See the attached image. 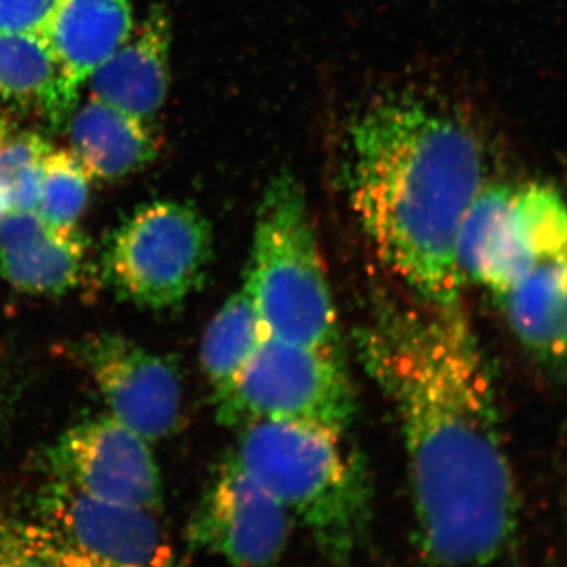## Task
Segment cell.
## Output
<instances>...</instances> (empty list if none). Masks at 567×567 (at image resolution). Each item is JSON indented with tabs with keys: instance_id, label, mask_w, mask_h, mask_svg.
I'll use <instances>...</instances> for the list:
<instances>
[{
	"instance_id": "obj_10",
	"label": "cell",
	"mask_w": 567,
	"mask_h": 567,
	"mask_svg": "<svg viewBox=\"0 0 567 567\" xmlns=\"http://www.w3.org/2000/svg\"><path fill=\"white\" fill-rule=\"evenodd\" d=\"M37 520L92 567H173V548L155 511L93 498L52 481Z\"/></svg>"
},
{
	"instance_id": "obj_13",
	"label": "cell",
	"mask_w": 567,
	"mask_h": 567,
	"mask_svg": "<svg viewBox=\"0 0 567 567\" xmlns=\"http://www.w3.org/2000/svg\"><path fill=\"white\" fill-rule=\"evenodd\" d=\"M171 22L153 9L140 28L89 78L91 99L141 121L162 110L169 89Z\"/></svg>"
},
{
	"instance_id": "obj_21",
	"label": "cell",
	"mask_w": 567,
	"mask_h": 567,
	"mask_svg": "<svg viewBox=\"0 0 567 567\" xmlns=\"http://www.w3.org/2000/svg\"><path fill=\"white\" fill-rule=\"evenodd\" d=\"M0 567H92L37 518H0Z\"/></svg>"
},
{
	"instance_id": "obj_1",
	"label": "cell",
	"mask_w": 567,
	"mask_h": 567,
	"mask_svg": "<svg viewBox=\"0 0 567 567\" xmlns=\"http://www.w3.org/2000/svg\"><path fill=\"white\" fill-rule=\"evenodd\" d=\"M357 346L401 427L425 567L495 565L516 539L517 488L464 308L379 297Z\"/></svg>"
},
{
	"instance_id": "obj_5",
	"label": "cell",
	"mask_w": 567,
	"mask_h": 567,
	"mask_svg": "<svg viewBox=\"0 0 567 567\" xmlns=\"http://www.w3.org/2000/svg\"><path fill=\"white\" fill-rule=\"evenodd\" d=\"M213 404L216 420L235 429L278 421L344 435L357 416L342 357L271 336Z\"/></svg>"
},
{
	"instance_id": "obj_12",
	"label": "cell",
	"mask_w": 567,
	"mask_h": 567,
	"mask_svg": "<svg viewBox=\"0 0 567 567\" xmlns=\"http://www.w3.org/2000/svg\"><path fill=\"white\" fill-rule=\"evenodd\" d=\"M87 241L76 227H58L37 210L0 219V278L22 293L62 297L80 286Z\"/></svg>"
},
{
	"instance_id": "obj_19",
	"label": "cell",
	"mask_w": 567,
	"mask_h": 567,
	"mask_svg": "<svg viewBox=\"0 0 567 567\" xmlns=\"http://www.w3.org/2000/svg\"><path fill=\"white\" fill-rule=\"evenodd\" d=\"M91 177L66 151H51L43 166L37 212L58 227H76L89 203Z\"/></svg>"
},
{
	"instance_id": "obj_3",
	"label": "cell",
	"mask_w": 567,
	"mask_h": 567,
	"mask_svg": "<svg viewBox=\"0 0 567 567\" xmlns=\"http://www.w3.org/2000/svg\"><path fill=\"white\" fill-rule=\"evenodd\" d=\"M230 456L303 524L330 567H353L368 544L374 491L344 435L257 421L240 427Z\"/></svg>"
},
{
	"instance_id": "obj_4",
	"label": "cell",
	"mask_w": 567,
	"mask_h": 567,
	"mask_svg": "<svg viewBox=\"0 0 567 567\" xmlns=\"http://www.w3.org/2000/svg\"><path fill=\"white\" fill-rule=\"evenodd\" d=\"M244 287L267 336L344 357L338 309L303 186L287 171L265 186Z\"/></svg>"
},
{
	"instance_id": "obj_14",
	"label": "cell",
	"mask_w": 567,
	"mask_h": 567,
	"mask_svg": "<svg viewBox=\"0 0 567 567\" xmlns=\"http://www.w3.org/2000/svg\"><path fill=\"white\" fill-rule=\"evenodd\" d=\"M518 342L537 363L567 369V249L537 262L495 295Z\"/></svg>"
},
{
	"instance_id": "obj_17",
	"label": "cell",
	"mask_w": 567,
	"mask_h": 567,
	"mask_svg": "<svg viewBox=\"0 0 567 567\" xmlns=\"http://www.w3.org/2000/svg\"><path fill=\"white\" fill-rule=\"evenodd\" d=\"M0 102L31 107L61 123L76 100L47 37L0 33Z\"/></svg>"
},
{
	"instance_id": "obj_24",
	"label": "cell",
	"mask_w": 567,
	"mask_h": 567,
	"mask_svg": "<svg viewBox=\"0 0 567 567\" xmlns=\"http://www.w3.org/2000/svg\"><path fill=\"white\" fill-rule=\"evenodd\" d=\"M7 212H9V208H7V205L3 204L2 199H0V219H2L3 216H6Z\"/></svg>"
},
{
	"instance_id": "obj_16",
	"label": "cell",
	"mask_w": 567,
	"mask_h": 567,
	"mask_svg": "<svg viewBox=\"0 0 567 567\" xmlns=\"http://www.w3.org/2000/svg\"><path fill=\"white\" fill-rule=\"evenodd\" d=\"M73 155L89 177L114 182L140 173L158 155L147 122L91 99L70 126Z\"/></svg>"
},
{
	"instance_id": "obj_8",
	"label": "cell",
	"mask_w": 567,
	"mask_h": 567,
	"mask_svg": "<svg viewBox=\"0 0 567 567\" xmlns=\"http://www.w3.org/2000/svg\"><path fill=\"white\" fill-rule=\"evenodd\" d=\"M51 480L104 502L158 511L163 481L151 443L110 416L73 425L44 453Z\"/></svg>"
},
{
	"instance_id": "obj_11",
	"label": "cell",
	"mask_w": 567,
	"mask_h": 567,
	"mask_svg": "<svg viewBox=\"0 0 567 567\" xmlns=\"http://www.w3.org/2000/svg\"><path fill=\"white\" fill-rule=\"evenodd\" d=\"M91 372L111 416L148 443L173 435L182 416L178 365L115 333H96L73 349Z\"/></svg>"
},
{
	"instance_id": "obj_20",
	"label": "cell",
	"mask_w": 567,
	"mask_h": 567,
	"mask_svg": "<svg viewBox=\"0 0 567 567\" xmlns=\"http://www.w3.org/2000/svg\"><path fill=\"white\" fill-rule=\"evenodd\" d=\"M52 147L37 133L18 134L0 148V199L11 210H37L43 166Z\"/></svg>"
},
{
	"instance_id": "obj_15",
	"label": "cell",
	"mask_w": 567,
	"mask_h": 567,
	"mask_svg": "<svg viewBox=\"0 0 567 567\" xmlns=\"http://www.w3.org/2000/svg\"><path fill=\"white\" fill-rule=\"evenodd\" d=\"M133 31L132 0H63L44 37L74 100Z\"/></svg>"
},
{
	"instance_id": "obj_18",
	"label": "cell",
	"mask_w": 567,
	"mask_h": 567,
	"mask_svg": "<svg viewBox=\"0 0 567 567\" xmlns=\"http://www.w3.org/2000/svg\"><path fill=\"white\" fill-rule=\"evenodd\" d=\"M265 338L267 333L256 305L241 287L224 301L203 336L200 365L213 398L233 385Z\"/></svg>"
},
{
	"instance_id": "obj_2",
	"label": "cell",
	"mask_w": 567,
	"mask_h": 567,
	"mask_svg": "<svg viewBox=\"0 0 567 567\" xmlns=\"http://www.w3.org/2000/svg\"><path fill=\"white\" fill-rule=\"evenodd\" d=\"M346 181L379 259L416 300L462 305L457 233L486 185L475 133L423 100L386 96L349 126Z\"/></svg>"
},
{
	"instance_id": "obj_7",
	"label": "cell",
	"mask_w": 567,
	"mask_h": 567,
	"mask_svg": "<svg viewBox=\"0 0 567 567\" xmlns=\"http://www.w3.org/2000/svg\"><path fill=\"white\" fill-rule=\"evenodd\" d=\"M567 249V204L546 183H486L457 233L464 281L498 295L540 260Z\"/></svg>"
},
{
	"instance_id": "obj_22",
	"label": "cell",
	"mask_w": 567,
	"mask_h": 567,
	"mask_svg": "<svg viewBox=\"0 0 567 567\" xmlns=\"http://www.w3.org/2000/svg\"><path fill=\"white\" fill-rule=\"evenodd\" d=\"M63 0H0V33L47 35Z\"/></svg>"
},
{
	"instance_id": "obj_23",
	"label": "cell",
	"mask_w": 567,
	"mask_h": 567,
	"mask_svg": "<svg viewBox=\"0 0 567 567\" xmlns=\"http://www.w3.org/2000/svg\"><path fill=\"white\" fill-rule=\"evenodd\" d=\"M7 141V126L6 123L2 122V118H0V148H2V145L6 144Z\"/></svg>"
},
{
	"instance_id": "obj_9",
	"label": "cell",
	"mask_w": 567,
	"mask_h": 567,
	"mask_svg": "<svg viewBox=\"0 0 567 567\" xmlns=\"http://www.w3.org/2000/svg\"><path fill=\"white\" fill-rule=\"evenodd\" d=\"M292 524L289 511L229 456L194 511L188 543L233 567H275Z\"/></svg>"
},
{
	"instance_id": "obj_6",
	"label": "cell",
	"mask_w": 567,
	"mask_h": 567,
	"mask_svg": "<svg viewBox=\"0 0 567 567\" xmlns=\"http://www.w3.org/2000/svg\"><path fill=\"white\" fill-rule=\"evenodd\" d=\"M210 223L188 204L159 200L115 229L102 259L104 281L121 300L148 311L185 303L207 278Z\"/></svg>"
}]
</instances>
